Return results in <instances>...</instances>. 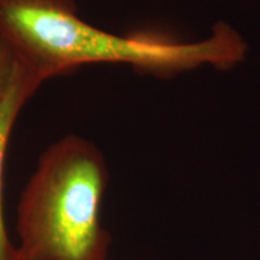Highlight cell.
I'll list each match as a JSON object with an SVG mask.
<instances>
[{
    "label": "cell",
    "mask_w": 260,
    "mask_h": 260,
    "mask_svg": "<svg viewBox=\"0 0 260 260\" xmlns=\"http://www.w3.org/2000/svg\"><path fill=\"white\" fill-rule=\"evenodd\" d=\"M0 40L40 83L96 63L130 64L153 74L204 64L228 69L246 52L241 37L226 24L193 44L154 32L111 34L81 19L74 0H0Z\"/></svg>",
    "instance_id": "cell-1"
},
{
    "label": "cell",
    "mask_w": 260,
    "mask_h": 260,
    "mask_svg": "<svg viewBox=\"0 0 260 260\" xmlns=\"http://www.w3.org/2000/svg\"><path fill=\"white\" fill-rule=\"evenodd\" d=\"M107 168L92 142L68 135L40 155L17 205L18 260H106L100 223Z\"/></svg>",
    "instance_id": "cell-2"
},
{
    "label": "cell",
    "mask_w": 260,
    "mask_h": 260,
    "mask_svg": "<svg viewBox=\"0 0 260 260\" xmlns=\"http://www.w3.org/2000/svg\"><path fill=\"white\" fill-rule=\"evenodd\" d=\"M40 82L30 76L27 71L19 75L11 88L0 102V260H18L17 248L10 241L6 232L3 206V184H4V167L8 152L10 136L14 129L16 119L22 107L37 92Z\"/></svg>",
    "instance_id": "cell-3"
},
{
    "label": "cell",
    "mask_w": 260,
    "mask_h": 260,
    "mask_svg": "<svg viewBox=\"0 0 260 260\" xmlns=\"http://www.w3.org/2000/svg\"><path fill=\"white\" fill-rule=\"evenodd\" d=\"M23 70V67L16 59L12 51L0 40V102Z\"/></svg>",
    "instance_id": "cell-4"
}]
</instances>
